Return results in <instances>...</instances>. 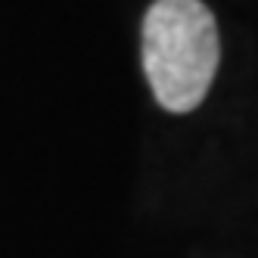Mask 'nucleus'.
I'll return each instance as SVG.
<instances>
[{
	"mask_svg": "<svg viewBox=\"0 0 258 258\" xmlns=\"http://www.w3.org/2000/svg\"><path fill=\"white\" fill-rule=\"evenodd\" d=\"M143 72L168 112H193L221 62L215 13L202 0H153L143 16Z\"/></svg>",
	"mask_w": 258,
	"mask_h": 258,
	"instance_id": "1",
	"label": "nucleus"
}]
</instances>
